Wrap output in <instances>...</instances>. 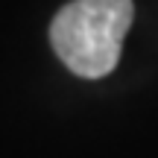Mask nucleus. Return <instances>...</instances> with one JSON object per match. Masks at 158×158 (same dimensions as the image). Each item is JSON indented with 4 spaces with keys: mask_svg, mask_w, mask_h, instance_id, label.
<instances>
[{
    "mask_svg": "<svg viewBox=\"0 0 158 158\" xmlns=\"http://www.w3.org/2000/svg\"><path fill=\"white\" fill-rule=\"evenodd\" d=\"M132 18V0H73L50 23L53 50L76 76L100 79L117 64Z\"/></svg>",
    "mask_w": 158,
    "mask_h": 158,
    "instance_id": "nucleus-1",
    "label": "nucleus"
}]
</instances>
